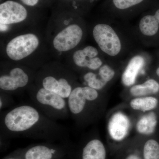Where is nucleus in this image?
Listing matches in <instances>:
<instances>
[{"mask_svg":"<svg viewBox=\"0 0 159 159\" xmlns=\"http://www.w3.org/2000/svg\"><path fill=\"white\" fill-rule=\"evenodd\" d=\"M0 136L23 137L50 142H70L69 131L49 119L32 103L25 102L1 112Z\"/></svg>","mask_w":159,"mask_h":159,"instance_id":"1","label":"nucleus"},{"mask_svg":"<svg viewBox=\"0 0 159 159\" xmlns=\"http://www.w3.org/2000/svg\"><path fill=\"white\" fill-rule=\"evenodd\" d=\"M122 24L101 21L94 24L92 34L97 47L109 60L119 61L133 51L138 42L133 29Z\"/></svg>","mask_w":159,"mask_h":159,"instance_id":"2","label":"nucleus"},{"mask_svg":"<svg viewBox=\"0 0 159 159\" xmlns=\"http://www.w3.org/2000/svg\"><path fill=\"white\" fill-rule=\"evenodd\" d=\"M102 92L77 83L67 99L70 116L84 126L98 119L102 111Z\"/></svg>","mask_w":159,"mask_h":159,"instance_id":"3","label":"nucleus"},{"mask_svg":"<svg viewBox=\"0 0 159 159\" xmlns=\"http://www.w3.org/2000/svg\"><path fill=\"white\" fill-rule=\"evenodd\" d=\"M76 73L58 63L45 65L36 72L34 83L67 99L78 81Z\"/></svg>","mask_w":159,"mask_h":159,"instance_id":"4","label":"nucleus"},{"mask_svg":"<svg viewBox=\"0 0 159 159\" xmlns=\"http://www.w3.org/2000/svg\"><path fill=\"white\" fill-rule=\"evenodd\" d=\"M27 91L31 102L49 119L56 121L70 117L67 99L34 83Z\"/></svg>","mask_w":159,"mask_h":159,"instance_id":"5","label":"nucleus"},{"mask_svg":"<svg viewBox=\"0 0 159 159\" xmlns=\"http://www.w3.org/2000/svg\"><path fill=\"white\" fill-rule=\"evenodd\" d=\"M36 72L27 66L11 61L2 64L0 91L13 96L27 90L34 83Z\"/></svg>","mask_w":159,"mask_h":159,"instance_id":"6","label":"nucleus"},{"mask_svg":"<svg viewBox=\"0 0 159 159\" xmlns=\"http://www.w3.org/2000/svg\"><path fill=\"white\" fill-rule=\"evenodd\" d=\"M86 34L85 24L67 21L54 33L51 42L52 48L56 52L61 54L74 51L80 47Z\"/></svg>","mask_w":159,"mask_h":159,"instance_id":"7","label":"nucleus"},{"mask_svg":"<svg viewBox=\"0 0 159 159\" xmlns=\"http://www.w3.org/2000/svg\"><path fill=\"white\" fill-rule=\"evenodd\" d=\"M41 43V39L36 33L25 32L9 39L5 46V54L11 62L25 66V60L37 52Z\"/></svg>","mask_w":159,"mask_h":159,"instance_id":"8","label":"nucleus"},{"mask_svg":"<svg viewBox=\"0 0 159 159\" xmlns=\"http://www.w3.org/2000/svg\"><path fill=\"white\" fill-rule=\"evenodd\" d=\"M105 57L97 47L86 45L73 51L68 66L75 73L97 71L106 61Z\"/></svg>","mask_w":159,"mask_h":159,"instance_id":"9","label":"nucleus"},{"mask_svg":"<svg viewBox=\"0 0 159 159\" xmlns=\"http://www.w3.org/2000/svg\"><path fill=\"white\" fill-rule=\"evenodd\" d=\"M73 144L45 142L22 148L23 159H63L67 157Z\"/></svg>","mask_w":159,"mask_h":159,"instance_id":"10","label":"nucleus"},{"mask_svg":"<svg viewBox=\"0 0 159 159\" xmlns=\"http://www.w3.org/2000/svg\"><path fill=\"white\" fill-rule=\"evenodd\" d=\"M116 61L107 59L97 71H88L79 74L81 84L102 92L118 73Z\"/></svg>","mask_w":159,"mask_h":159,"instance_id":"11","label":"nucleus"},{"mask_svg":"<svg viewBox=\"0 0 159 159\" xmlns=\"http://www.w3.org/2000/svg\"><path fill=\"white\" fill-rule=\"evenodd\" d=\"M151 60V57L147 52L133 51L122 70L121 77L122 85L128 88L136 84L138 77L145 72Z\"/></svg>","mask_w":159,"mask_h":159,"instance_id":"12","label":"nucleus"},{"mask_svg":"<svg viewBox=\"0 0 159 159\" xmlns=\"http://www.w3.org/2000/svg\"><path fill=\"white\" fill-rule=\"evenodd\" d=\"M67 157L69 159H107V151L99 137L92 135L77 146L73 145Z\"/></svg>","mask_w":159,"mask_h":159,"instance_id":"13","label":"nucleus"},{"mask_svg":"<svg viewBox=\"0 0 159 159\" xmlns=\"http://www.w3.org/2000/svg\"><path fill=\"white\" fill-rule=\"evenodd\" d=\"M27 17V9L17 2L7 1L0 5L1 27L20 24Z\"/></svg>","mask_w":159,"mask_h":159,"instance_id":"14","label":"nucleus"},{"mask_svg":"<svg viewBox=\"0 0 159 159\" xmlns=\"http://www.w3.org/2000/svg\"><path fill=\"white\" fill-rule=\"evenodd\" d=\"M128 93L135 97L157 96L159 94V81L155 78H149L144 82L135 84L128 88Z\"/></svg>","mask_w":159,"mask_h":159,"instance_id":"15","label":"nucleus"},{"mask_svg":"<svg viewBox=\"0 0 159 159\" xmlns=\"http://www.w3.org/2000/svg\"><path fill=\"white\" fill-rule=\"evenodd\" d=\"M158 122V116L154 111L145 113L137 122L136 130L141 134L150 136L155 131Z\"/></svg>","mask_w":159,"mask_h":159,"instance_id":"16","label":"nucleus"},{"mask_svg":"<svg viewBox=\"0 0 159 159\" xmlns=\"http://www.w3.org/2000/svg\"><path fill=\"white\" fill-rule=\"evenodd\" d=\"M159 104L158 98L157 96H146L135 97L130 100V108L135 111L145 113L155 110Z\"/></svg>","mask_w":159,"mask_h":159,"instance_id":"17","label":"nucleus"},{"mask_svg":"<svg viewBox=\"0 0 159 159\" xmlns=\"http://www.w3.org/2000/svg\"><path fill=\"white\" fill-rule=\"evenodd\" d=\"M142 159H159V141L154 138H148L139 143Z\"/></svg>","mask_w":159,"mask_h":159,"instance_id":"18","label":"nucleus"},{"mask_svg":"<svg viewBox=\"0 0 159 159\" xmlns=\"http://www.w3.org/2000/svg\"><path fill=\"white\" fill-rule=\"evenodd\" d=\"M114 154L116 159H142L139 143L126 144Z\"/></svg>","mask_w":159,"mask_h":159,"instance_id":"19","label":"nucleus"},{"mask_svg":"<svg viewBox=\"0 0 159 159\" xmlns=\"http://www.w3.org/2000/svg\"><path fill=\"white\" fill-rule=\"evenodd\" d=\"M145 0H111L114 8L119 11H126L139 6Z\"/></svg>","mask_w":159,"mask_h":159,"instance_id":"20","label":"nucleus"},{"mask_svg":"<svg viewBox=\"0 0 159 159\" xmlns=\"http://www.w3.org/2000/svg\"><path fill=\"white\" fill-rule=\"evenodd\" d=\"M14 103L12 95L0 91V111L10 107Z\"/></svg>","mask_w":159,"mask_h":159,"instance_id":"21","label":"nucleus"},{"mask_svg":"<svg viewBox=\"0 0 159 159\" xmlns=\"http://www.w3.org/2000/svg\"><path fill=\"white\" fill-rule=\"evenodd\" d=\"M2 159H23L22 157V148H19L9 154Z\"/></svg>","mask_w":159,"mask_h":159,"instance_id":"22","label":"nucleus"},{"mask_svg":"<svg viewBox=\"0 0 159 159\" xmlns=\"http://www.w3.org/2000/svg\"><path fill=\"white\" fill-rule=\"evenodd\" d=\"M0 144H1V152H3L5 151L9 146V139L0 136Z\"/></svg>","mask_w":159,"mask_h":159,"instance_id":"23","label":"nucleus"},{"mask_svg":"<svg viewBox=\"0 0 159 159\" xmlns=\"http://www.w3.org/2000/svg\"><path fill=\"white\" fill-rule=\"evenodd\" d=\"M21 1L27 6H34L37 4L39 0H21Z\"/></svg>","mask_w":159,"mask_h":159,"instance_id":"24","label":"nucleus"},{"mask_svg":"<svg viewBox=\"0 0 159 159\" xmlns=\"http://www.w3.org/2000/svg\"><path fill=\"white\" fill-rule=\"evenodd\" d=\"M153 15L159 22V8L158 9H157L156 11H155Z\"/></svg>","mask_w":159,"mask_h":159,"instance_id":"25","label":"nucleus"},{"mask_svg":"<svg viewBox=\"0 0 159 159\" xmlns=\"http://www.w3.org/2000/svg\"><path fill=\"white\" fill-rule=\"evenodd\" d=\"M155 74L156 77H157V78H159V64L155 69Z\"/></svg>","mask_w":159,"mask_h":159,"instance_id":"26","label":"nucleus"}]
</instances>
